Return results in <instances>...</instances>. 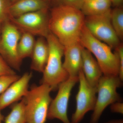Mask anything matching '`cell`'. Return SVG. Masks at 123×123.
Listing matches in <instances>:
<instances>
[{
	"mask_svg": "<svg viewBox=\"0 0 123 123\" xmlns=\"http://www.w3.org/2000/svg\"><path fill=\"white\" fill-rule=\"evenodd\" d=\"M85 18L79 9L62 5L55 6L49 14V31L64 47L80 42Z\"/></svg>",
	"mask_w": 123,
	"mask_h": 123,
	"instance_id": "cell-1",
	"label": "cell"
},
{
	"mask_svg": "<svg viewBox=\"0 0 123 123\" xmlns=\"http://www.w3.org/2000/svg\"><path fill=\"white\" fill-rule=\"evenodd\" d=\"M80 42L83 47L93 55L103 75L119 76L120 64L118 56L112 48L92 35L84 25L80 38Z\"/></svg>",
	"mask_w": 123,
	"mask_h": 123,
	"instance_id": "cell-2",
	"label": "cell"
},
{
	"mask_svg": "<svg viewBox=\"0 0 123 123\" xmlns=\"http://www.w3.org/2000/svg\"><path fill=\"white\" fill-rule=\"evenodd\" d=\"M49 47V56L43 74L42 84L50 86L52 91L58 89L59 85L68 78V74L63 66L62 58L64 46L57 38L50 32L46 38Z\"/></svg>",
	"mask_w": 123,
	"mask_h": 123,
	"instance_id": "cell-3",
	"label": "cell"
},
{
	"mask_svg": "<svg viewBox=\"0 0 123 123\" xmlns=\"http://www.w3.org/2000/svg\"><path fill=\"white\" fill-rule=\"evenodd\" d=\"M51 88L42 84L33 86L23 98L25 104L26 123H45L52 98Z\"/></svg>",
	"mask_w": 123,
	"mask_h": 123,
	"instance_id": "cell-4",
	"label": "cell"
},
{
	"mask_svg": "<svg viewBox=\"0 0 123 123\" xmlns=\"http://www.w3.org/2000/svg\"><path fill=\"white\" fill-rule=\"evenodd\" d=\"M123 85L119 76L103 75L97 86V100L90 123H98L103 111L108 106L118 102H122L117 89Z\"/></svg>",
	"mask_w": 123,
	"mask_h": 123,
	"instance_id": "cell-5",
	"label": "cell"
},
{
	"mask_svg": "<svg viewBox=\"0 0 123 123\" xmlns=\"http://www.w3.org/2000/svg\"><path fill=\"white\" fill-rule=\"evenodd\" d=\"M22 33L10 20L1 24L0 55L14 70L20 71L22 61L18 53V46Z\"/></svg>",
	"mask_w": 123,
	"mask_h": 123,
	"instance_id": "cell-6",
	"label": "cell"
},
{
	"mask_svg": "<svg viewBox=\"0 0 123 123\" xmlns=\"http://www.w3.org/2000/svg\"><path fill=\"white\" fill-rule=\"evenodd\" d=\"M111 10L100 15L85 16V25L95 37L115 49L120 44V40L111 24Z\"/></svg>",
	"mask_w": 123,
	"mask_h": 123,
	"instance_id": "cell-7",
	"label": "cell"
},
{
	"mask_svg": "<svg viewBox=\"0 0 123 123\" xmlns=\"http://www.w3.org/2000/svg\"><path fill=\"white\" fill-rule=\"evenodd\" d=\"M48 8L23 14L10 20L22 32L46 38L50 33Z\"/></svg>",
	"mask_w": 123,
	"mask_h": 123,
	"instance_id": "cell-8",
	"label": "cell"
},
{
	"mask_svg": "<svg viewBox=\"0 0 123 123\" xmlns=\"http://www.w3.org/2000/svg\"><path fill=\"white\" fill-rule=\"evenodd\" d=\"M78 81V76L69 77L60 84L57 94L49 108L47 119H56L63 123H71L68 116L69 100L72 90Z\"/></svg>",
	"mask_w": 123,
	"mask_h": 123,
	"instance_id": "cell-9",
	"label": "cell"
},
{
	"mask_svg": "<svg viewBox=\"0 0 123 123\" xmlns=\"http://www.w3.org/2000/svg\"><path fill=\"white\" fill-rule=\"evenodd\" d=\"M78 78L79 85L76 97V107L72 115L71 123H80L87 112L93 110L97 100V88L89 84L82 69Z\"/></svg>",
	"mask_w": 123,
	"mask_h": 123,
	"instance_id": "cell-10",
	"label": "cell"
},
{
	"mask_svg": "<svg viewBox=\"0 0 123 123\" xmlns=\"http://www.w3.org/2000/svg\"><path fill=\"white\" fill-rule=\"evenodd\" d=\"M32 77L31 72L25 73L0 94V110H3L22 99L26 95Z\"/></svg>",
	"mask_w": 123,
	"mask_h": 123,
	"instance_id": "cell-11",
	"label": "cell"
},
{
	"mask_svg": "<svg viewBox=\"0 0 123 123\" xmlns=\"http://www.w3.org/2000/svg\"><path fill=\"white\" fill-rule=\"evenodd\" d=\"M80 42L64 47V60L63 66L69 77L78 76L82 69V49Z\"/></svg>",
	"mask_w": 123,
	"mask_h": 123,
	"instance_id": "cell-12",
	"label": "cell"
},
{
	"mask_svg": "<svg viewBox=\"0 0 123 123\" xmlns=\"http://www.w3.org/2000/svg\"><path fill=\"white\" fill-rule=\"evenodd\" d=\"M82 58V70L86 79L90 85L97 87L99 79L103 75L99 64L91 52L83 47Z\"/></svg>",
	"mask_w": 123,
	"mask_h": 123,
	"instance_id": "cell-13",
	"label": "cell"
},
{
	"mask_svg": "<svg viewBox=\"0 0 123 123\" xmlns=\"http://www.w3.org/2000/svg\"><path fill=\"white\" fill-rule=\"evenodd\" d=\"M49 53L48 44L46 38L39 37L36 40L31 57V69L38 72H43L48 60Z\"/></svg>",
	"mask_w": 123,
	"mask_h": 123,
	"instance_id": "cell-14",
	"label": "cell"
},
{
	"mask_svg": "<svg viewBox=\"0 0 123 123\" xmlns=\"http://www.w3.org/2000/svg\"><path fill=\"white\" fill-rule=\"evenodd\" d=\"M48 2L43 0H18L10 6V20L25 14L48 8Z\"/></svg>",
	"mask_w": 123,
	"mask_h": 123,
	"instance_id": "cell-15",
	"label": "cell"
},
{
	"mask_svg": "<svg viewBox=\"0 0 123 123\" xmlns=\"http://www.w3.org/2000/svg\"><path fill=\"white\" fill-rule=\"evenodd\" d=\"M111 5L110 0L85 1L80 10L85 16L100 15L111 10Z\"/></svg>",
	"mask_w": 123,
	"mask_h": 123,
	"instance_id": "cell-16",
	"label": "cell"
},
{
	"mask_svg": "<svg viewBox=\"0 0 123 123\" xmlns=\"http://www.w3.org/2000/svg\"><path fill=\"white\" fill-rule=\"evenodd\" d=\"M36 40L34 36L29 33L23 32L18 46V53L20 59L22 60L27 57H31Z\"/></svg>",
	"mask_w": 123,
	"mask_h": 123,
	"instance_id": "cell-17",
	"label": "cell"
},
{
	"mask_svg": "<svg viewBox=\"0 0 123 123\" xmlns=\"http://www.w3.org/2000/svg\"><path fill=\"white\" fill-rule=\"evenodd\" d=\"M4 120V123H26L25 104L23 98L12 106L11 111Z\"/></svg>",
	"mask_w": 123,
	"mask_h": 123,
	"instance_id": "cell-18",
	"label": "cell"
},
{
	"mask_svg": "<svg viewBox=\"0 0 123 123\" xmlns=\"http://www.w3.org/2000/svg\"><path fill=\"white\" fill-rule=\"evenodd\" d=\"M111 22L113 29L120 40L123 38V9L122 6L111 10Z\"/></svg>",
	"mask_w": 123,
	"mask_h": 123,
	"instance_id": "cell-19",
	"label": "cell"
},
{
	"mask_svg": "<svg viewBox=\"0 0 123 123\" xmlns=\"http://www.w3.org/2000/svg\"><path fill=\"white\" fill-rule=\"evenodd\" d=\"M11 4L10 0H0V24L10 20V8Z\"/></svg>",
	"mask_w": 123,
	"mask_h": 123,
	"instance_id": "cell-20",
	"label": "cell"
},
{
	"mask_svg": "<svg viewBox=\"0 0 123 123\" xmlns=\"http://www.w3.org/2000/svg\"><path fill=\"white\" fill-rule=\"evenodd\" d=\"M20 77L17 75L0 76V94L3 93L14 82Z\"/></svg>",
	"mask_w": 123,
	"mask_h": 123,
	"instance_id": "cell-21",
	"label": "cell"
},
{
	"mask_svg": "<svg viewBox=\"0 0 123 123\" xmlns=\"http://www.w3.org/2000/svg\"><path fill=\"white\" fill-rule=\"evenodd\" d=\"M16 74H17L15 70L9 65L0 55V76L13 75Z\"/></svg>",
	"mask_w": 123,
	"mask_h": 123,
	"instance_id": "cell-22",
	"label": "cell"
},
{
	"mask_svg": "<svg viewBox=\"0 0 123 123\" xmlns=\"http://www.w3.org/2000/svg\"><path fill=\"white\" fill-rule=\"evenodd\" d=\"M57 4L56 5L67 6L80 10L84 0H51Z\"/></svg>",
	"mask_w": 123,
	"mask_h": 123,
	"instance_id": "cell-23",
	"label": "cell"
},
{
	"mask_svg": "<svg viewBox=\"0 0 123 123\" xmlns=\"http://www.w3.org/2000/svg\"><path fill=\"white\" fill-rule=\"evenodd\" d=\"M116 52L117 53L119 60L120 68L119 77L121 80H123V46L120 44L115 49Z\"/></svg>",
	"mask_w": 123,
	"mask_h": 123,
	"instance_id": "cell-24",
	"label": "cell"
},
{
	"mask_svg": "<svg viewBox=\"0 0 123 123\" xmlns=\"http://www.w3.org/2000/svg\"><path fill=\"white\" fill-rule=\"evenodd\" d=\"M110 105V109L111 112L123 114V103L122 102H116Z\"/></svg>",
	"mask_w": 123,
	"mask_h": 123,
	"instance_id": "cell-25",
	"label": "cell"
},
{
	"mask_svg": "<svg viewBox=\"0 0 123 123\" xmlns=\"http://www.w3.org/2000/svg\"><path fill=\"white\" fill-rule=\"evenodd\" d=\"M110 1L115 7H120L122 6L123 0H110Z\"/></svg>",
	"mask_w": 123,
	"mask_h": 123,
	"instance_id": "cell-26",
	"label": "cell"
},
{
	"mask_svg": "<svg viewBox=\"0 0 123 123\" xmlns=\"http://www.w3.org/2000/svg\"><path fill=\"white\" fill-rule=\"evenodd\" d=\"M105 123H123V119L112 120Z\"/></svg>",
	"mask_w": 123,
	"mask_h": 123,
	"instance_id": "cell-27",
	"label": "cell"
},
{
	"mask_svg": "<svg viewBox=\"0 0 123 123\" xmlns=\"http://www.w3.org/2000/svg\"><path fill=\"white\" fill-rule=\"evenodd\" d=\"M1 110H0V123H2V121L4 120V117L1 114Z\"/></svg>",
	"mask_w": 123,
	"mask_h": 123,
	"instance_id": "cell-28",
	"label": "cell"
},
{
	"mask_svg": "<svg viewBox=\"0 0 123 123\" xmlns=\"http://www.w3.org/2000/svg\"><path fill=\"white\" fill-rule=\"evenodd\" d=\"M110 0H84L85 1H108Z\"/></svg>",
	"mask_w": 123,
	"mask_h": 123,
	"instance_id": "cell-29",
	"label": "cell"
},
{
	"mask_svg": "<svg viewBox=\"0 0 123 123\" xmlns=\"http://www.w3.org/2000/svg\"><path fill=\"white\" fill-rule=\"evenodd\" d=\"M10 0V2H11V4H12V3L15 2V1H17L18 0Z\"/></svg>",
	"mask_w": 123,
	"mask_h": 123,
	"instance_id": "cell-30",
	"label": "cell"
},
{
	"mask_svg": "<svg viewBox=\"0 0 123 123\" xmlns=\"http://www.w3.org/2000/svg\"><path fill=\"white\" fill-rule=\"evenodd\" d=\"M1 24H0V36L1 34Z\"/></svg>",
	"mask_w": 123,
	"mask_h": 123,
	"instance_id": "cell-31",
	"label": "cell"
},
{
	"mask_svg": "<svg viewBox=\"0 0 123 123\" xmlns=\"http://www.w3.org/2000/svg\"><path fill=\"white\" fill-rule=\"evenodd\" d=\"M43 0L45 1H47V2H48L49 1L51 0Z\"/></svg>",
	"mask_w": 123,
	"mask_h": 123,
	"instance_id": "cell-32",
	"label": "cell"
}]
</instances>
